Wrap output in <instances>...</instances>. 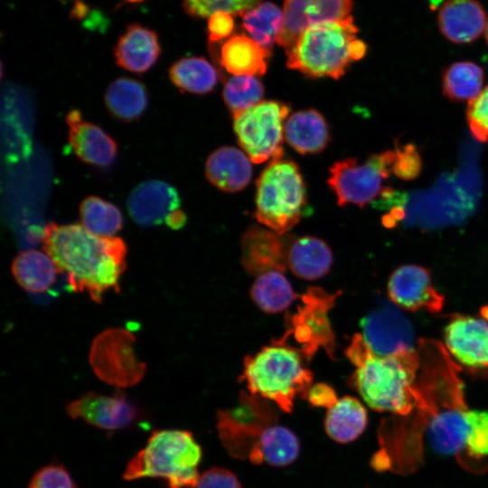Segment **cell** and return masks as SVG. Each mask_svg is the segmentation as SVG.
<instances>
[{
    "label": "cell",
    "mask_w": 488,
    "mask_h": 488,
    "mask_svg": "<svg viewBox=\"0 0 488 488\" xmlns=\"http://www.w3.org/2000/svg\"><path fill=\"white\" fill-rule=\"evenodd\" d=\"M202 451L187 430L161 429L152 432L146 446L128 462L123 473L126 481L161 478L167 488H195Z\"/></svg>",
    "instance_id": "cell-4"
},
{
    "label": "cell",
    "mask_w": 488,
    "mask_h": 488,
    "mask_svg": "<svg viewBox=\"0 0 488 488\" xmlns=\"http://www.w3.org/2000/svg\"><path fill=\"white\" fill-rule=\"evenodd\" d=\"M352 0H284V25L276 42L290 51L309 26L351 16Z\"/></svg>",
    "instance_id": "cell-14"
},
{
    "label": "cell",
    "mask_w": 488,
    "mask_h": 488,
    "mask_svg": "<svg viewBox=\"0 0 488 488\" xmlns=\"http://www.w3.org/2000/svg\"><path fill=\"white\" fill-rule=\"evenodd\" d=\"M327 183L337 197L340 206L353 203L363 207L382 191L380 170L372 155L360 164L356 158H345L333 164Z\"/></svg>",
    "instance_id": "cell-12"
},
{
    "label": "cell",
    "mask_w": 488,
    "mask_h": 488,
    "mask_svg": "<svg viewBox=\"0 0 488 488\" xmlns=\"http://www.w3.org/2000/svg\"><path fill=\"white\" fill-rule=\"evenodd\" d=\"M42 240L45 253L58 272L66 274L73 292L87 293L101 303L107 291H119L127 255L121 238L94 235L81 223L50 222L43 228Z\"/></svg>",
    "instance_id": "cell-1"
},
{
    "label": "cell",
    "mask_w": 488,
    "mask_h": 488,
    "mask_svg": "<svg viewBox=\"0 0 488 488\" xmlns=\"http://www.w3.org/2000/svg\"><path fill=\"white\" fill-rule=\"evenodd\" d=\"M66 123L69 142L82 162L98 167H108L113 164L117 155V145L101 127L83 120L77 109L67 114Z\"/></svg>",
    "instance_id": "cell-19"
},
{
    "label": "cell",
    "mask_w": 488,
    "mask_h": 488,
    "mask_svg": "<svg viewBox=\"0 0 488 488\" xmlns=\"http://www.w3.org/2000/svg\"><path fill=\"white\" fill-rule=\"evenodd\" d=\"M307 208L298 166L282 158L270 162L257 181V221L282 236L300 221Z\"/></svg>",
    "instance_id": "cell-6"
},
{
    "label": "cell",
    "mask_w": 488,
    "mask_h": 488,
    "mask_svg": "<svg viewBox=\"0 0 488 488\" xmlns=\"http://www.w3.org/2000/svg\"><path fill=\"white\" fill-rule=\"evenodd\" d=\"M242 378L251 394L275 402L286 412L292 411L296 396L306 399L313 381L301 353L276 340L256 355L245 358Z\"/></svg>",
    "instance_id": "cell-5"
},
{
    "label": "cell",
    "mask_w": 488,
    "mask_h": 488,
    "mask_svg": "<svg viewBox=\"0 0 488 488\" xmlns=\"http://www.w3.org/2000/svg\"><path fill=\"white\" fill-rule=\"evenodd\" d=\"M242 25L251 38L270 49L284 25V11L272 2L259 3L240 14Z\"/></svg>",
    "instance_id": "cell-32"
},
{
    "label": "cell",
    "mask_w": 488,
    "mask_h": 488,
    "mask_svg": "<svg viewBox=\"0 0 488 488\" xmlns=\"http://www.w3.org/2000/svg\"><path fill=\"white\" fill-rule=\"evenodd\" d=\"M135 336L123 328L107 329L93 341L89 363L103 381L126 388L137 384L145 372V363L134 353Z\"/></svg>",
    "instance_id": "cell-9"
},
{
    "label": "cell",
    "mask_w": 488,
    "mask_h": 488,
    "mask_svg": "<svg viewBox=\"0 0 488 488\" xmlns=\"http://www.w3.org/2000/svg\"><path fill=\"white\" fill-rule=\"evenodd\" d=\"M11 271L24 290L34 294L46 292L55 283L58 272L49 255L35 249L20 252L13 260Z\"/></svg>",
    "instance_id": "cell-28"
},
{
    "label": "cell",
    "mask_w": 488,
    "mask_h": 488,
    "mask_svg": "<svg viewBox=\"0 0 488 488\" xmlns=\"http://www.w3.org/2000/svg\"><path fill=\"white\" fill-rule=\"evenodd\" d=\"M263 95L264 87L255 76H233L223 89V99L233 116L261 102Z\"/></svg>",
    "instance_id": "cell-35"
},
{
    "label": "cell",
    "mask_w": 488,
    "mask_h": 488,
    "mask_svg": "<svg viewBox=\"0 0 488 488\" xmlns=\"http://www.w3.org/2000/svg\"><path fill=\"white\" fill-rule=\"evenodd\" d=\"M483 69L472 61H458L451 64L444 72L442 89L452 101L468 102L482 91Z\"/></svg>",
    "instance_id": "cell-33"
},
{
    "label": "cell",
    "mask_w": 488,
    "mask_h": 488,
    "mask_svg": "<svg viewBox=\"0 0 488 488\" xmlns=\"http://www.w3.org/2000/svg\"><path fill=\"white\" fill-rule=\"evenodd\" d=\"M305 399L312 406L324 408H332L338 400L333 388L322 382L310 387Z\"/></svg>",
    "instance_id": "cell-43"
},
{
    "label": "cell",
    "mask_w": 488,
    "mask_h": 488,
    "mask_svg": "<svg viewBox=\"0 0 488 488\" xmlns=\"http://www.w3.org/2000/svg\"><path fill=\"white\" fill-rule=\"evenodd\" d=\"M396 158L392 166V173L403 180L416 179L421 171V157L413 144L402 147L396 145Z\"/></svg>",
    "instance_id": "cell-40"
},
{
    "label": "cell",
    "mask_w": 488,
    "mask_h": 488,
    "mask_svg": "<svg viewBox=\"0 0 488 488\" xmlns=\"http://www.w3.org/2000/svg\"><path fill=\"white\" fill-rule=\"evenodd\" d=\"M169 78L181 90L202 95L215 88L218 72L203 57H184L170 67Z\"/></svg>",
    "instance_id": "cell-30"
},
{
    "label": "cell",
    "mask_w": 488,
    "mask_h": 488,
    "mask_svg": "<svg viewBox=\"0 0 488 488\" xmlns=\"http://www.w3.org/2000/svg\"><path fill=\"white\" fill-rule=\"evenodd\" d=\"M260 0H183L184 11L194 18H206L216 12L242 14Z\"/></svg>",
    "instance_id": "cell-37"
},
{
    "label": "cell",
    "mask_w": 488,
    "mask_h": 488,
    "mask_svg": "<svg viewBox=\"0 0 488 488\" xmlns=\"http://www.w3.org/2000/svg\"><path fill=\"white\" fill-rule=\"evenodd\" d=\"M289 243L281 235L264 228L252 226L241 240V261L247 272L285 271L287 266Z\"/></svg>",
    "instance_id": "cell-18"
},
{
    "label": "cell",
    "mask_w": 488,
    "mask_h": 488,
    "mask_svg": "<svg viewBox=\"0 0 488 488\" xmlns=\"http://www.w3.org/2000/svg\"><path fill=\"white\" fill-rule=\"evenodd\" d=\"M104 100L108 111L114 117L123 121H133L145 112L148 96L142 82L120 77L108 85Z\"/></svg>",
    "instance_id": "cell-29"
},
{
    "label": "cell",
    "mask_w": 488,
    "mask_h": 488,
    "mask_svg": "<svg viewBox=\"0 0 488 488\" xmlns=\"http://www.w3.org/2000/svg\"><path fill=\"white\" fill-rule=\"evenodd\" d=\"M484 35H485V39H486V42H487V44H488V17H487V21H486L485 29H484Z\"/></svg>",
    "instance_id": "cell-46"
},
{
    "label": "cell",
    "mask_w": 488,
    "mask_h": 488,
    "mask_svg": "<svg viewBox=\"0 0 488 488\" xmlns=\"http://www.w3.org/2000/svg\"><path fill=\"white\" fill-rule=\"evenodd\" d=\"M181 200L174 187L161 180H147L130 192L127 211L132 220L142 227L166 223L169 217L181 210Z\"/></svg>",
    "instance_id": "cell-17"
},
{
    "label": "cell",
    "mask_w": 488,
    "mask_h": 488,
    "mask_svg": "<svg viewBox=\"0 0 488 488\" xmlns=\"http://www.w3.org/2000/svg\"><path fill=\"white\" fill-rule=\"evenodd\" d=\"M367 422V411L363 405L356 398L345 396L328 408L324 429L330 438L346 444L361 435Z\"/></svg>",
    "instance_id": "cell-27"
},
{
    "label": "cell",
    "mask_w": 488,
    "mask_h": 488,
    "mask_svg": "<svg viewBox=\"0 0 488 488\" xmlns=\"http://www.w3.org/2000/svg\"><path fill=\"white\" fill-rule=\"evenodd\" d=\"M284 136L289 145L302 155L322 151L330 140L326 121L314 109L292 114L285 123Z\"/></svg>",
    "instance_id": "cell-23"
},
{
    "label": "cell",
    "mask_w": 488,
    "mask_h": 488,
    "mask_svg": "<svg viewBox=\"0 0 488 488\" xmlns=\"http://www.w3.org/2000/svg\"><path fill=\"white\" fill-rule=\"evenodd\" d=\"M390 300L409 311L426 310L438 313L445 298L432 285L429 271L417 265L398 267L388 282Z\"/></svg>",
    "instance_id": "cell-15"
},
{
    "label": "cell",
    "mask_w": 488,
    "mask_h": 488,
    "mask_svg": "<svg viewBox=\"0 0 488 488\" xmlns=\"http://www.w3.org/2000/svg\"><path fill=\"white\" fill-rule=\"evenodd\" d=\"M299 452L297 436L287 427L275 422L264 429L248 458L256 465L265 462L271 466L281 467L294 463Z\"/></svg>",
    "instance_id": "cell-25"
},
{
    "label": "cell",
    "mask_w": 488,
    "mask_h": 488,
    "mask_svg": "<svg viewBox=\"0 0 488 488\" xmlns=\"http://www.w3.org/2000/svg\"><path fill=\"white\" fill-rule=\"evenodd\" d=\"M80 218L86 230L100 237H113L123 226L120 210L97 196H89L80 202Z\"/></svg>",
    "instance_id": "cell-34"
},
{
    "label": "cell",
    "mask_w": 488,
    "mask_h": 488,
    "mask_svg": "<svg viewBox=\"0 0 488 488\" xmlns=\"http://www.w3.org/2000/svg\"><path fill=\"white\" fill-rule=\"evenodd\" d=\"M466 420L469 429L460 455L465 454L474 460L488 458V411L468 409Z\"/></svg>",
    "instance_id": "cell-36"
},
{
    "label": "cell",
    "mask_w": 488,
    "mask_h": 488,
    "mask_svg": "<svg viewBox=\"0 0 488 488\" xmlns=\"http://www.w3.org/2000/svg\"><path fill=\"white\" fill-rule=\"evenodd\" d=\"M362 338L378 356H393L417 350L409 320L393 305L383 303L361 321Z\"/></svg>",
    "instance_id": "cell-11"
},
{
    "label": "cell",
    "mask_w": 488,
    "mask_h": 488,
    "mask_svg": "<svg viewBox=\"0 0 488 488\" xmlns=\"http://www.w3.org/2000/svg\"><path fill=\"white\" fill-rule=\"evenodd\" d=\"M332 264L331 249L324 240L305 236L290 243L287 266L297 277L305 280L318 279L328 273Z\"/></svg>",
    "instance_id": "cell-24"
},
{
    "label": "cell",
    "mask_w": 488,
    "mask_h": 488,
    "mask_svg": "<svg viewBox=\"0 0 488 488\" xmlns=\"http://www.w3.org/2000/svg\"><path fill=\"white\" fill-rule=\"evenodd\" d=\"M88 11V5L80 0H77L71 10L70 17H72L73 19H82L83 17H85Z\"/></svg>",
    "instance_id": "cell-44"
},
{
    "label": "cell",
    "mask_w": 488,
    "mask_h": 488,
    "mask_svg": "<svg viewBox=\"0 0 488 488\" xmlns=\"http://www.w3.org/2000/svg\"><path fill=\"white\" fill-rule=\"evenodd\" d=\"M195 488H242V486L231 471L222 467H212L200 474Z\"/></svg>",
    "instance_id": "cell-41"
},
{
    "label": "cell",
    "mask_w": 488,
    "mask_h": 488,
    "mask_svg": "<svg viewBox=\"0 0 488 488\" xmlns=\"http://www.w3.org/2000/svg\"><path fill=\"white\" fill-rule=\"evenodd\" d=\"M340 292L328 294L319 287H310L301 297V304L289 317L285 334L278 339L285 342L293 336L298 352L310 360L320 347L333 359L335 341L327 313L333 306Z\"/></svg>",
    "instance_id": "cell-8"
},
{
    "label": "cell",
    "mask_w": 488,
    "mask_h": 488,
    "mask_svg": "<svg viewBox=\"0 0 488 488\" xmlns=\"http://www.w3.org/2000/svg\"><path fill=\"white\" fill-rule=\"evenodd\" d=\"M466 120L473 136L479 142H488V86L468 102Z\"/></svg>",
    "instance_id": "cell-38"
},
{
    "label": "cell",
    "mask_w": 488,
    "mask_h": 488,
    "mask_svg": "<svg viewBox=\"0 0 488 488\" xmlns=\"http://www.w3.org/2000/svg\"><path fill=\"white\" fill-rule=\"evenodd\" d=\"M68 415L104 430L126 428L140 418L139 408L119 390L111 396L87 392L66 406Z\"/></svg>",
    "instance_id": "cell-13"
},
{
    "label": "cell",
    "mask_w": 488,
    "mask_h": 488,
    "mask_svg": "<svg viewBox=\"0 0 488 488\" xmlns=\"http://www.w3.org/2000/svg\"><path fill=\"white\" fill-rule=\"evenodd\" d=\"M487 17L476 0H447L440 7L437 23L442 34L455 43H469L483 32Z\"/></svg>",
    "instance_id": "cell-20"
},
{
    "label": "cell",
    "mask_w": 488,
    "mask_h": 488,
    "mask_svg": "<svg viewBox=\"0 0 488 488\" xmlns=\"http://www.w3.org/2000/svg\"><path fill=\"white\" fill-rule=\"evenodd\" d=\"M264 399L241 392L236 408L218 411L219 436L231 455L248 457L264 429L277 421L273 408Z\"/></svg>",
    "instance_id": "cell-10"
},
{
    "label": "cell",
    "mask_w": 488,
    "mask_h": 488,
    "mask_svg": "<svg viewBox=\"0 0 488 488\" xmlns=\"http://www.w3.org/2000/svg\"><path fill=\"white\" fill-rule=\"evenodd\" d=\"M444 339L447 352L462 365L488 369V321L455 315L446 326Z\"/></svg>",
    "instance_id": "cell-16"
},
{
    "label": "cell",
    "mask_w": 488,
    "mask_h": 488,
    "mask_svg": "<svg viewBox=\"0 0 488 488\" xmlns=\"http://www.w3.org/2000/svg\"><path fill=\"white\" fill-rule=\"evenodd\" d=\"M160 53L156 33L139 23L127 27L118 38L114 52L117 64L135 73H144L151 69Z\"/></svg>",
    "instance_id": "cell-21"
},
{
    "label": "cell",
    "mask_w": 488,
    "mask_h": 488,
    "mask_svg": "<svg viewBox=\"0 0 488 488\" xmlns=\"http://www.w3.org/2000/svg\"><path fill=\"white\" fill-rule=\"evenodd\" d=\"M207 29L210 42H219L232 33L234 19L230 13L216 12L208 17Z\"/></svg>",
    "instance_id": "cell-42"
},
{
    "label": "cell",
    "mask_w": 488,
    "mask_h": 488,
    "mask_svg": "<svg viewBox=\"0 0 488 488\" xmlns=\"http://www.w3.org/2000/svg\"><path fill=\"white\" fill-rule=\"evenodd\" d=\"M28 488H77V485L63 465L51 464L33 474Z\"/></svg>",
    "instance_id": "cell-39"
},
{
    "label": "cell",
    "mask_w": 488,
    "mask_h": 488,
    "mask_svg": "<svg viewBox=\"0 0 488 488\" xmlns=\"http://www.w3.org/2000/svg\"><path fill=\"white\" fill-rule=\"evenodd\" d=\"M357 33L352 15L311 25L286 52V65L309 77L339 79L366 53L367 46Z\"/></svg>",
    "instance_id": "cell-3"
},
{
    "label": "cell",
    "mask_w": 488,
    "mask_h": 488,
    "mask_svg": "<svg viewBox=\"0 0 488 488\" xmlns=\"http://www.w3.org/2000/svg\"><path fill=\"white\" fill-rule=\"evenodd\" d=\"M345 354L356 367L353 386L374 410L408 416L418 406L416 386L420 367L418 350L393 356L372 352L361 333L355 334Z\"/></svg>",
    "instance_id": "cell-2"
},
{
    "label": "cell",
    "mask_w": 488,
    "mask_h": 488,
    "mask_svg": "<svg viewBox=\"0 0 488 488\" xmlns=\"http://www.w3.org/2000/svg\"><path fill=\"white\" fill-rule=\"evenodd\" d=\"M289 108L278 101H261L234 115L239 143L251 162L260 164L282 158L284 127Z\"/></svg>",
    "instance_id": "cell-7"
},
{
    "label": "cell",
    "mask_w": 488,
    "mask_h": 488,
    "mask_svg": "<svg viewBox=\"0 0 488 488\" xmlns=\"http://www.w3.org/2000/svg\"><path fill=\"white\" fill-rule=\"evenodd\" d=\"M126 2L127 3H130V4H138V3H141L145 0H125Z\"/></svg>",
    "instance_id": "cell-47"
},
{
    "label": "cell",
    "mask_w": 488,
    "mask_h": 488,
    "mask_svg": "<svg viewBox=\"0 0 488 488\" xmlns=\"http://www.w3.org/2000/svg\"><path fill=\"white\" fill-rule=\"evenodd\" d=\"M269 49L262 47L252 38L243 34L229 38L221 49V63L234 76L263 75L267 70Z\"/></svg>",
    "instance_id": "cell-26"
},
{
    "label": "cell",
    "mask_w": 488,
    "mask_h": 488,
    "mask_svg": "<svg viewBox=\"0 0 488 488\" xmlns=\"http://www.w3.org/2000/svg\"><path fill=\"white\" fill-rule=\"evenodd\" d=\"M440 3H442V0H429V5L432 9H436Z\"/></svg>",
    "instance_id": "cell-45"
},
{
    "label": "cell",
    "mask_w": 488,
    "mask_h": 488,
    "mask_svg": "<svg viewBox=\"0 0 488 488\" xmlns=\"http://www.w3.org/2000/svg\"><path fill=\"white\" fill-rule=\"evenodd\" d=\"M250 296L254 303L267 314L284 311L296 298L291 284L278 270L258 276L252 285Z\"/></svg>",
    "instance_id": "cell-31"
},
{
    "label": "cell",
    "mask_w": 488,
    "mask_h": 488,
    "mask_svg": "<svg viewBox=\"0 0 488 488\" xmlns=\"http://www.w3.org/2000/svg\"><path fill=\"white\" fill-rule=\"evenodd\" d=\"M205 175L211 184L221 191L239 192L251 179V160L238 148L221 147L209 155L205 164Z\"/></svg>",
    "instance_id": "cell-22"
}]
</instances>
